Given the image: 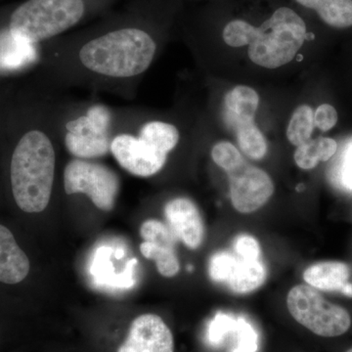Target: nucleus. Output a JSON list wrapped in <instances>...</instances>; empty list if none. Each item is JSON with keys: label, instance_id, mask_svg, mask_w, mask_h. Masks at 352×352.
Here are the masks:
<instances>
[{"label": "nucleus", "instance_id": "15", "mask_svg": "<svg viewBox=\"0 0 352 352\" xmlns=\"http://www.w3.org/2000/svg\"><path fill=\"white\" fill-rule=\"evenodd\" d=\"M266 270L261 259H245L236 256L232 273L227 285L236 294H248L258 289L265 282Z\"/></svg>", "mask_w": 352, "mask_h": 352}, {"label": "nucleus", "instance_id": "14", "mask_svg": "<svg viewBox=\"0 0 352 352\" xmlns=\"http://www.w3.org/2000/svg\"><path fill=\"white\" fill-rule=\"evenodd\" d=\"M351 270L340 261L312 264L303 273V279L312 288L325 292H342L349 284Z\"/></svg>", "mask_w": 352, "mask_h": 352}, {"label": "nucleus", "instance_id": "24", "mask_svg": "<svg viewBox=\"0 0 352 352\" xmlns=\"http://www.w3.org/2000/svg\"><path fill=\"white\" fill-rule=\"evenodd\" d=\"M236 256L230 252H220L215 254L210 261L208 272L212 281L227 283L232 273Z\"/></svg>", "mask_w": 352, "mask_h": 352}, {"label": "nucleus", "instance_id": "9", "mask_svg": "<svg viewBox=\"0 0 352 352\" xmlns=\"http://www.w3.org/2000/svg\"><path fill=\"white\" fill-rule=\"evenodd\" d=\"M227 175L232 206L241 214L258 210L274 193V184L270 176L247 162Z\"/></svg>", "mask_w": 352, "mask_h": 352}, {"label": "nucleus", "instance_id": "10", "mask_svg": "<svg viewBox=\"0 0 352 352\" xmlns=\"http://www.w3.org/2000/svg\"><path fill=\"white\" fill-rule=\"evenodd\" d=\"M140 235L144 240L140 245L143 256L156 263L162 276H176L180 270L179 261L175 254L178 239L170 227L159 220H147L140 227Z\"/></svg>", "mask_w": 352, "mask_h": 352}, {"label": "nucleus", "instance_id": "19", "mask_svg": "<svg viewBox=\"0 0 352 352\" xmlns=\"http://www.w3.org/2000/svg\"><path fill=\"white\" fill-rule=\"evenodd\" d=\"M338 143L332 138H310L296 147L294 159L302 170H314L320 162H327L336 154Z\"/></svg>", "mask_w": 352, "mask_h": 352}, {"label": "nucleus", "instance_id": "26", "mask_svg": "<svg viewBox=\"0 0 352 352\" xmlns=\"http://www.w3.org/2000/svg\"><path fill=\"white\" fill-rule=\"evenodd\" d=\"M338 112L330 104H322L314 113V126L321 131H329L337 124Z\"/></svg>", "mask_w": 352, "mask_h": 352}, {"label": "nucleus", "instance_id": "13", "mask_svg": "<svg viewBox=\"0 0 352 352\" xmlns=\"http://www.w3.org/2000/svg\"><path fill=\"white\" fill-rule=\"evenodd\" d=\"M259 106L256 90L245 85H238L226 95L223 118L226 124L235 129L241 124L254 122Z\"/></svg>", "mask_w": 352, "mask_h": 352}, {"label": "nucleus", "instance_id": "3", "mask_svg": "<svg viewBox=\"0 0 352 352\" xmlns=\"http://www.w3.org/2000/svg\"><path fill=\"white\" fill-rule=\"evenodd\" d=\"M115 118L113 111L101 103L72 111L57 108L58 131L67 151L76 159L105 157L116 134Z\"/></svg>", "mask_w": 352, "mask_h": 352}, {"label": "nucleus", "instance_id": "7", "mask_svg": "<svg viewBox=\"0 0 352 352\" xmlns=\"http://www.w3.org/2000/svg\"><path fill=\"white\" fill-rule=\"evenodd\" d=\"M63 183L67 195L83 194L104 212L115 208L120 191L119 176L104 164L75 157L65 166Z\"/></svg>", "mask_w": 352, "mask_h": 352}, {"label": "nucleus", "instance_id": "27", "mask_svg": "<svg viewBox=\"0 0 352 352\" xmlns=\"http://www.w3.org/2000/svg\"><path fill=\"white\" fill-rule=\"evenodd\" d=\"M342 184L352 191V143L346 148L340 171Z\"/></svg>", "mask_w": 352, "mask_h": 352}, {"label": "nucleus", "instance_id": "8", "mask_svg": "<svg viewBox=\"0 0 352 352\" xmlns=\"http://www.w3.org/2000/svg\"><path fill=\"white\" fill-rule=\"evenodd\" d=\"M110 153L124 170L139 177L156 175L168 160V155L129 131L116 132Z\"/></svg>", "mask_w": 352, "mask_h": 352}, {"label": "nucleus", "instance_id": "21", "mask_svg": "<svg viewBox=\"0 0 352 352\" xmlns=\"http://www.w3.org/2000/svg\"><path fill=\"white\" fill-rule=\"evenodd\" d=\"M314 113L308 105L296 109L289 120L287 129V138L296 147L303 144L311 138L314 129Z\"/></svg>", "mask_w": 352, "mask_h": 352}, {"label": "nucleus", "instance_id": "23", "mask_svg": "<svg viewBox=\"0 0 352 352\" xmlns=\"http://www.w3.org/2000/svg\"><path fill=\"white\" fill-rule=\"evenodd\" d=\"M254 25L244 20H233L223 30L224 43L231 47H242L249 45Z\"/></svg>", "mask_w": 352, "mask_h": 352}, {"label": "nucleus", "instance_id": "12", "mask_svg": "<svg viewBox=\"0 0 352 352\" xmlns=\"http://www.w3.org/2000/svg\"><path fill=\"white\" fill-rule=\"evenodd\" d=\"M164 215L178 240L190 250H197L205 239V226L200 210L190 199L180 197L168 201Z\"/></svg>", "mask_w": 352, "mask_h": 352}, {"label": "nucleus", "instance_id": "22", "mask_svg": "<svg viewBox=\"0 0 352 352\" xmlns=\"http://www.w3.org/2000/svg\"><path fill=\"white\" fill-rule=\"evenodd\" d=\"M212 157L227 173L235 170L245 162L239 150L227 141H221L212 147Z\"/></svg>", "mask_w": 352, "mask_h": 352}, {"label": "nucleus", "instance_id": "20", "mask_svg": "<svg viewBox=\"0 0 352 352\" xmlns=\"http://www.w3.org/2000/svg\"><path fill=\"white\" fill-rule=\"evenodd\" d=\"M236 132L238 144L245 156L258 161L267 154V142L263 132L259 131L254 122L241 124L234 129Z\"/></svg>", "mask_w": 352, "mask_h": 352}, {"label": "nucleus", "instance_id": "11", "mask_svg": "<svg viewBox=\"0 0 352 352\" xmlns=\"http://www.w3.org/2000/svg\"><path fill=\"white\" fill-rule=\"evenodd\" d=\"M118 352H175V338L159 315L142 314L132 321Z\"/></svg>", "mask_w": 352, "mask_h": 352}, {"label": "nucleus", "instance_id": "17", "mask_svg": "<svg viewBox=\"0 0 352 352\" xmlns=\"http://www.w3.org/2000/svg\"><path fill=\"white\" fill-rule=\"evenodd\" d=\"M300 6L316 11L326 24L337 29L352 25V0H296Z\"/></svg>", "mask_w": 352, "mask_h": 352}, {"label": "nucleus", "instance_id": "18", "mask_svg": "<svg viewBox=\"0 0 352 352\" xmlns=\"http://www.w3.org/2000/svg\"><path fill=\"white\" fill-rule=\"evenodd\" d=\"M141 140L145 141L159 151L168 155L175 150L180 140L179 131L175 124L162 120H150L139 127L138 134Z\"/></svg>", "mask_w": 352, "mask_h": 352}, {"label": "nucleus", "instance_id": "2", "mask_svg": "<svg viewBox=\"0 0 352 352\" xmlns=\"http://www.w3.org/2000/svg\"><path fill=\"white\" fill-rule=\"evenodd\" d=\"M57 108L48 124L23 133L14 146L9 163V185L16 208L38 214L47 208L54 188Z\"/></svg>", "mask_w": 352, "mask_h": 352}, {"label": "nucleus", "instance_id": "5", "mask_svg": "<svg viewBox=\"0 0 352 352\" xmlns=\"http://www.w3.org/2000/svg\"><path fill=\"white\" fill-rule=\"evenodd\" d=\"M85 14L83 0H28L11 15L9 32L36 45L68 31Z\"/></svg>", "mask_w": 352, "mask_h": 352}, {"label": "nucleus", "instance_id": "25", "mask_svg": "<svg viewBox=\"0 0 352 352\" xmlns=\"http://www.w3.org/2000/svg\"><path fill=\"white\" fill-rule=\"evenodd\" d=\"M234 250L237 256L245 259H259L261 258V245L252 236L240 235L234 242Z\"/></svg>", "mask_w": 352, "mask_h": 352}, {"label": "nucleus", "instance_id": "16", "mask_svg": "<svg viewBox=\"0 0 352 352\" xmlns=\"http://www.w3.org/2000/svg\"><path fill=\"white\" fill-rule=\"evenodd\" d=\"M36 59L34 44L14 36L9 31L0 36V69H21Z\"/></svg>", "mask_w": 352, "mask_h": 352}, {"label": "nucleus", "instance_id": "6", "mask_svg": "<svg viewBox=\"0 0 352 352\" xmlns=\"http://www.w3.org/2000/svg\"><path fill=\"white\" fill-rule=\"evenodd\" d=\"M291 316L316 337L337 339L352 327L351 314L339 305L329 302L309 285H296L287 296Z\"/></svg>", "mask_w": 352, "mask_h": 352}, {"label": "nucleus", "instance_id": "4", "mask_svg": "<svg viewBox=\"0 0 352 352\" xmlns=\"http://www.w3.org/2000/svg\"><path fill=\"white\" fill-rule=\"evenodd\" d=\"M307 38L305 21L288 7H280L261 27L252 28L248 54L259 67L280 68L293 61Z\"/></svg>", "mask_w": 352, "mask_h": 352}, {"label": "nucleus", "instance_id": "1", "mask_svg": "<svg viewBox=\"0 0 352 352\" xmlns=\"http://www.w3.org/2000/svg\"><path fill=\"white\" fill-rule=\"evenodd\" d=\"M156 53V41L144 30L122 28L69 52H52V75L78 85L124 87L148 71Z\"/></svg>", "mask_w": 352, "mask_h": 352}, {"label": "nucleus", "instance_id": "28", "mask_svg": "<svg viewBox=\"0 0 352 352\" xmlns=\"http://www.w3.org/2000/svg\"><path fill=\"white\" fill-rule=\"evenodd\" d=\"M344 352H352V346L349 347V349H346Z\"/></svg>", "mask_w": 352, "mask_h": 352}]
</instances>
